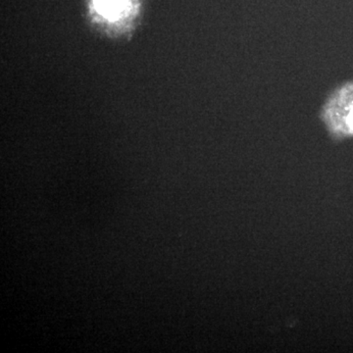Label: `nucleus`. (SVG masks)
I'll use <instances>...</instances> for the list:
<instances>
[{
    "label": "nucleus",
    "mask_w": 353,
    "mask_h": 353,
    "mask_svg": "<svg viewBox=\"0 0 353 353\" xmlns=\"http://www.w3.org/2000/svg\"><path fill=\"white\" fill-rule=\"evenodd\" d=\"M321 118L334 138L353 137V83L341 85L330 95Z\"/></svg>",
    "instance_id": "1"
},
{
    "label": "nucleus",
    "mask_w": 353,
    "mask_h": 353,
    "mask_svg": "<svg viewBox=\"0 0 353 353\" xmlns=\"http://www.w3.org/2000/svg\"><path fill=\"white\" fill-rule=\"evenodd\" d=\"M97 11L109 19L118 17L125 10L128 0H94Z\"/></svg>",
    "instance_id": "2"
}]
</instances>
